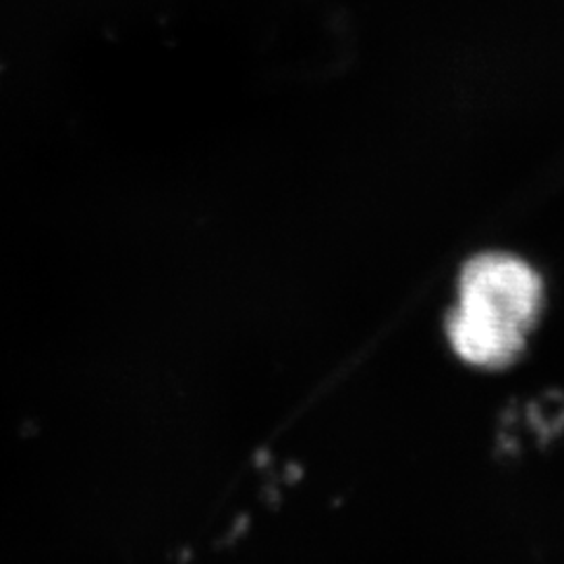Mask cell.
<instances>
[{"mask_svg": "<svg viewBox=\"0 0 564 564\" xmlns=\"http://www.w3.org/2000/svg\"><path fill=\"white\" fill-rule=\"evenodd\" d=\"M543 306L539 273L518 257L482 254L458 278L449 339L458 358L475 367L513 362Z\"/></svg>", "mask_w": 564, "mask_h": 564, "instance_id": "cell-1", "label": "cell"}]
</instances>
